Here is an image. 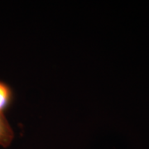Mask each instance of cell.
<instances>
[{"label": "cell", "mask_w": 149, "mask_h": 149, "mask_svg": "<svg viewBox=\"0 0 149 149\" xmlns=\"http://www.w3.org/2000/svg\"><path fill=\"white\" fill-rule=\"evenodd\" d=\"M13 98V93L10 87L5 83L0 81V113L3 114V112L10 104Z\"/></svg>", "instance_id": "7a4b0ae2"}, {"label": "cell", "mask_w": 149, "mask_h": 149, "mask_svg": "<svg viewBox=\"0 0 149 149\" xmlns=\"http://www.w3.org/2000/svg\"><path fill=\"white\" fill-rule=\"evenodd\" d=\"M13 131L3 114L0 113V146H9L13 139Z\"/></svg>", "instance_id": "6da1fadb"}]
</instances>
